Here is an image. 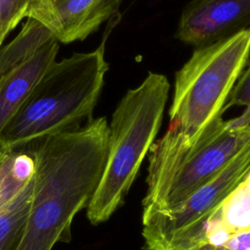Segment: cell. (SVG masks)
Returning <instances> with one entry per match:
<instances>
[{
  "label": "cell",
  "mask_w": 250,
  "mask_h": 250,
  "mask_svg": "<svg viewBox=\"0 0 250 250\" xmlns=\"http://www.w3.org/2000/svg\"><path fill=\"white\" fill-rule=\"evenodd\" d=\"M249 57L250 28L196 47L176 72L170 124L193 140L223 117L225 104Z\"/></svg>",
  "instance_id": "5b68a950"
},
{
  "label": "cell",
  "mask_w": 250,
  "mask_h": 250,
  "mask_svg": "<svg viewBox=\"0 0 250 250\" xmlns=\"http://www.w3.org/2000/svg\"><path fill=\"white\" fill-rule=\"evenodd\" d=\"M250 25V0H191L180 17L176 37L195 47L231 36Z\"/></svg>",
  "instance_id": "52a82bcc"
},
{
  "label": "cell",
  "mask_w": 250,
  "mask_h": 250,
  "mask_svg": "<svg viewBox=\"0 0 250 250\" xmlns=\"http://www.w3.org/2000/svg\"><path fill=\"white\" fill-rule=\"evenodd\" d=\"M250 105V65L240 74L234 87L232 88L228 102L225 104L224 111L231 106H249Z\"/></svg>",
  "instance_id": "9a60e30c"
},
{
  "label": "cell",
  "mask_w": 250,
  "mask_h": 250,
  "mask_svg": "<svg viewBox=\"0 0 250 250\" xmlns=\"http://www.w3.org/2000/svg\"><path fill=\"white\" fill-rule=\"evenodd\" d=\"M48 1H51V0H32L30 7H32V6H35V5H39V4H43V3H46V2H48ZM30 7H29V8H30ZM28 11H29V10H28Z\"/></svg>",
  "instance_id": "ac0fdd59"
},
{
  "label": "cell",
  "mask_w": 250,
  "mask_h": 250,
  "mask_svg": "<svg viewBox=\"0 0 250 250\" xmlns=\"http://www.w3.org/2000/svg\"><path fill=\"white\" fill-rule=\"evenodd\" d=\"M197 250H250V227L233 232L217 243H209Z\"/></svg>",
  "instance_id": "5bb4252c"
},
{
  "label": "cell",
  "mask_w": 250,
  "mask_h": 250,
  "mask_svg": "<svg viewBox=\"0 0 250 250\" xmlns=\"http://www.w3.org/2000/svg\"><path fill=\"white\" fill-rule=\"evenodd\" d=\"M107 69L104 43L94 51L56 60L0 133V147L23 146L91 120Z\"/></svg>",
  "instance_id": "3957f363"
},
{
  "label": "cell",
  "mask_w": 250,
  "mask_h": 250,
  "mask_svg": "<svg viewBox=\"0 0 250 250\" xmlns=\"http://www.w3.org/2000/svg\"><path fill=\"white\" fill-rule=\"evenodd\" d=\"M105 117L30 142L35 172L29 213L18 250H51L69 235L77 212L88 205L108 151Z\"/></svg>",
  "instance_id": "6da1fadb"
},
{
  "label": "cell",
  "mask_w": 250,
  "mask_h": 250,
  "mask_svg": "<svg viewBox=\"0 0 250 250\" xmlns=\"http://www.w3.org/2000/svg\"><path fill=\"white\" fill-rule=\"evenodd\" d=\"M108 1L110 2V4H111L115 9H118L119 5L121 4V2H122L123 0H108Z\"/></svg>",
  "instance_id": "e0dca14e"
},
{
  "label": "cell",
  "mask_w": 250,
  "mask_h": 250,
  "mask_svg": "<svg viewBox=\"0 0 250 250\" xmlns=\"http://www.w3.org/2000/svg\"><path fill=\"white\" fill-rule=\"evenodd\" d=\"M6 36H7V35H6L4 32H2V31L0 30V47L2 46V43H3V41H4V39H5Z\"/></svg>",
  "instance_id": "d6986e66"
},
{
  "label": "cell",
  "mask_w": 250,
  "mask_h": 250,
  "mask_svg": "<svg viewBox=\"0 0 250 250\" xmlns=\"http://www.w3.org/2000/svg\"><path fill=\"white\" fill-rule=\"evenodd\" d=\"M250 142V124L240 116L218 118L196 139L174 124L149 148L143 222L179 207L217 175Z\"/></svg>",
  "instance_id": "7a4b0ae2"
},
{
  "label": "cell",
  "mask_w": 250,
  "mask_h": 250,
  "mask_svg": "<svg viewBox=\"0 0 250 250\" xmlns=\"http://www.w3.org/2000/svg\"><path fill=\"white\" fill-rule=\"evenodd\" d=\"M54 38L53 33L43 23L26 18L16 37L0 47V77L30 59Z\"/></svg>",
  "instance_id": "8fae6325"
},
{
  "label": "cell",
  "mask_w": 250,
  "mask_h": 250,
  "mask_svg": "<svg viewBox=\"0 0 250 250\" xmlns=\"http://www.w3.org/2000/svg\"><path fill=\"white\" fill-rule=\"evenodd\" d=\"M169 89L163 74L149 72L116 105L108 124L105 166L87 205L91 224L107 221L128 192L160 128Z\"/></svg>",
  "instance_id": "277c9868"
},
{
  "label": "cell",
  "mask_w": 250,
  "mask_h": 250,
  "mask_svg": "<svg viewBox=\"0 0 250 250\" xmlns=\"http://www.w3.org/2000/svg\"><path fill=\"white\" fill-rule=\"evenodd\" d=\"M34 172L35 156L31 144L0 147V211L19 195Z\"/></svg>",
  "instance_id": "30bf717a"
},
{
  "label": "cell",
  "mask_w": 250,
  "mask_h": 250,
  "mask_svg": "<svg viewBox=\"0 0 250 250\" xmlns=\"http://www.w3.org/2000/svg\"><path fill=\"white\" fill-rule=\"evenodd\" d=\"M241 116L243 117V119L245 120L246 123H249V124H250V105L246 107L245 111L241 114Z\"/></svg>",
  "instance_id": "2e32d148"
},
{
  "label": "cell",
  "mask_w": 250,
  "mask_h": 250,
  "mask_svg": "<svg viewBox=\"0 0 250 250\" xmlns=\"http://www.w3.org/2000/svg\"><path fill=\"white\" fill-rule=\"evenodd\" d=\"M58 51L59 41L54 38L30 59L0 77V133L56 61Z\"/></svg>",
  "instance_id": "9c48e42d"
},
{
  "label": "cell",
  "mask_w": 250,
  "mask_h": 250,
  "mask_svg": "<svg viewBox=\"0 0 250 250\" xmlns=\"http://www.w3.org/2000/svg\"><path fill=\"white\" fill-rule=\"evenodd\" d=\"M250 176V142L175 210L143 222L147 250H197L209 219Z\"/></svg>",
  "instance_id": "8992f818"
},
{
  "label": "cell",
  "mask_w": 250,
  "mask_h": 250,
  "mask_svg": "<svg viewBox=\"0 0 250 250\" xmlns=\"http://www.w3.org/2000/svg\"><path fill=\"white\" fill-rule=\"evenodd\" d=\"M32 0H0V30L6 35L26 18Z\"/></svg>",
  "instance_id": "4fadbf2b"
},
{
  "label": "cell",
  "mask_w": 250,
  "mask_h": 250,
  "mask_svg": "<svg viewBox=\"0 0 250 250\" xmlns=\"http://www.w3.org/2000/svg\"><path fill=\"white\" fill-rule=\"evenodd\" d=\"M116 11L108 0H51L30 7L26 18L40 21L67 44L86 38Z\"/></svg>",
  "instance_id": "ba28073f"
},
{
  "label": "cell",
  "mask_w": 250,
  "mask_h": 250,
  "mask_svg": "<svg viewBox=\"0 0 250 250\" xmlns=\"http://www.w3.org/2000/svg\"><path fill=\"white\" fill-rule=\"evenodd\" d=\"M32 189L33 178L19 195L0 211V250H18L29 213Z\"/></svg>",
  "instance_id": "7c38bea8"
}]
</instances>
